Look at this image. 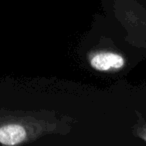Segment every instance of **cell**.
Listing matches in <instances>:
<instances>
[{"label":"cell","mask_w":146,"mask_h":146,"mask_svg":"<svg viewBox=\"0 0 146 146\" xmlns=\"http://www.w3.org/2000/svg\"><path fill=\"white\" fill-rule=\"evenodd\" d=\"M25 138L26 131L19 124H7L0 128V143L4 145H17Z\"/></svg>","instance_id":"obj_1"},{"label":"cell","mask_w":146,"mask_h":146,"mask_svg":"<svg viewBox=\"0 0 146 146\" xmlns=\"http://www.w3.org/2000/svg\"><path fill=\"white\" fill-rule=\"evenodd\" d=\"M124 64L122 56L115 53H99L91 59V66L97 70H108L111 68H121Z\"/></svg>","instance_id":"obj_2"}]
</instances>
